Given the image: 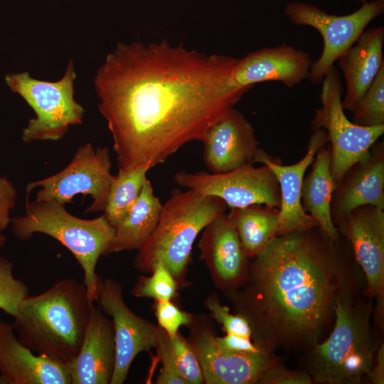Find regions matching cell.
I'll return each instance as SVG.
<instances>
[{
	"label": "cell",
	"instance_id": "obj_1",
	"mask_svg": "<svg viewBox=\"0 0 384 384\" xmlns=\"http://www.w3.org/2000/svg\"><path fill=\"white\" fill-rule=\"evenodd\" d=\"M238 59L166 39L119 43L94 78L119 171L150 169L201 142L246 92L233 82Z\"/></svg>",
	"mask_w": 384,
	"mask_h": 384
},
{
	"label": "cell",
	"instance_id": "obj_2",
	"mask_svg": "<svg viewBox=\"0 0 384 384\" xmlns=\"http://www.w3.org/2000/svg\"><path fill=\"white\" fill-rule=\"evenodd\" d=\"M365 284L348 242L316 225L277 235L250 259L242 285L224 295L259 348L300 355L331 330L338 300Z\"/></svg>",
	"mask_w": 384,
	"mask_h": 384
},
{
	"label": "cell",
	"instance_id": "obj_3",
	"mask_svg": "<svg viewBox=\"0 0 384 384\" xmlns=\"http://www.w3.org/2000/svg\"><path fill=\"white\" fill-rule=\"evenodd\" d=\"M373 301L366 285L341 297L329 336L299 355L314 384H361L368 378L383 339L372 324Z\"/></svg>",
	"mask_w": 384,
	"mask_h": 384
},
{
	"label": "cell",
	"instance_id": "obj_4",
	"mask_svg": "<svg viewBox=\"0 0 384 384\" xmlns=\"http://www.w3.org/2000/svg\"><path fill=\"white\" fill-rule=\"evenodd\" d=\"M93 304L84 284L64 278L39 294H28L12 326L32 351L68 366L80 351Z\"/></svg>",
	"mask_w": 384,
	"mask_h": 384
},
{
	"label": "cell",
	"instance_id": "obj_5",
	"mask_svg": "<svg viewBox=\"0 0 384 384\" xmlns=\"http://www.w3.org/2000/svg\"><path fill=\"white\" fill-rule=\"evenodd\" d=\"M227 207L218 197L193 189H174L162 205L154 232L138 250L134 268L141 273H151L156 265L161 264L172 274L179 288L186 287V277L196 238Z\"/></svg>",
	"mask_w": 384,
	"mask_h": 384
},
{
	"label": "cell",
	"instance_id": "obj_6",
	"mask_svg": "<svg viewBox=\"0 0 384 384\" xmlns=\"http://www.w3.org/2000/svg\"><path fill=\"white\" fill-rule=\"evenodd\" d=\"M11 224L13 235L19 240L43 233L65 247L82 270L83 284L90 302H96V265L114 234V227L104 213L96 218L83 219L73 215L65 205L54 200L29 202L26 199L24 214L12 218Z\"/></svg>",
	"mask_w": 384,
	"mask_h": 384
},
{
	"label": "cell",
	"instance_id": "obj_7",
	"mask_svg": "<svg viewBox=\"0 0 384 384\" xmlns=\"http://www.w3.org/2000/svg\"><path fill=\"white\" fill-rule=\"evenodd\" d=\"M75 78L73 60L69 61L63 77L56 82L34 79L28 72L5 76L9 89L21 96L36 114L22 131L25 143L60 140L70 126L82 122L85 110L74 98Z\"/></svg>",
	"mask_w": 384,
	"mask_h": 384
},
{
	"label": "cell",
	"instance_id": "obj_8",
	"mask_svg": "<svg viewBox=\"0 0 384 384\" xmlns=\"http://www.w3.org/2000/svg\"><path fill=\"white\" fill-rule=\"evenodd\" d=\"M321 102L311 122L314 131L326 132L331 149L330 171L337 183L356 162L363 159L384 133V124L363 127L350 121L341 105L343 87L334 65L324 76Z\"/></svg>",
	"mask_w": 384,
	"mask_h": 384
},
{
	"label": "cell",
	"instance_id": "obj_9",
	"mask_svg": "<svg viewBox=\"0 0 384 384\" xmlns=\"http://www.w3.org/2000/svg\"><path fill=\"white\" fill-rule=\"evenodd\" d=\"M110 152L107 147L94 149L90 143L80 146L69 164L60 172L43 179L31 181L26 187V197L36 188L35 201L54 200L72 203L75 196H90L92 202L85 210L105 211L114 178L110 172Z\"/></svg>",
	"mask_w": 384,
	"mask_h": 384
},
{
	"label": "cell",
	"instance_id": "obj_10",
	"mask_svg": "<svg viewBox=\"0 0 384 384\" xmlns=\"http://www.w3.org/2000/svg\"><path fill=\"white\" fill-rule=\"evenodd\" d=\"M384 11V0L363 2L355 12L345 16L329 14L303 2L289 3L284 14L295 25L309 26L320 33L324 47L319 58L311 62L308 79L312 84L322 82L339 57L358 40L367 25Z\"/></svg>",
	"mask_w": 384,
	"mask_h": 384
},
{
	"label": "cell",
	"instance_id": "obj_11",
	"mask_svg": "<svg viewBox=\"0 0 384 384\" xmlns=\"http://www.w3.org/2000/svg\"><path fill=\"white\" fill-rule=\"evenodd\" d=\"M348 242L366 282V292L375 301L373 326L384 331V210L375 206H359L337 225Z\"/></svg>",
	"mask_w": 384,
	"mask_h": 384
},
{
	"label": "cell",
	"instance_id": "obj_12",
	"mask_svg": "<svg viewBox=\"0 0 384 384\" xmlns=\"http://www.w3.org/2000/svg\"><path fill=\"white\" fill-rule=\"evenodd\" d=\"M186 338L201 368L206 384H257L277 357L274 353H234L218 347L215 326L206 315L193 314Z\"/></svg>",
	"mask_w": 384,
	"mask_h": 384
},
{
	"label": "cell",
	"instance_id": "obj_13",
	"mask_svg": "<svg viewBox=\"0 0 384 384\" xmlns=\"http://www.w3.org/2000/svg\"><path fill=\"white\" fill-rule=\"evenodd\" d=\"M174 181L203 195L218 197L230 208L265 204L279 209L281 204L277 179L265 165L247 164L222 174L180 171L174 174Z\"/></svg>",
	"mask_w": 384,
	"mask_h": 384
},
{
	"label": "cell",
	"instance_id": "obj_14",
	"mask_svg": "<svg viewBox=\"0 0 384 384\" xmlns=\"http://www.w3.org/2000/svg\"><path fill=\"white\" fill-rule=\"evenodd\" d=\"M97 296L99 308L112 318L114 325L116 363L110 384H122L135 357L155 348L157 326L127 306L122 284L112 278L97 274Z\"/></svg>",
	"mask_w": 384,
	"mask_h": 384
},
{
	"label": "cell",
	"instance_id": "obj_15",
	"mask_svg": "<svg viewBox=\"0 0 384 384\" xmlns=\"http://www.w3.org/2000/svg\"><path fill=\"white\" fill-rule=\"evenodd\" d=\"M198 248L200 260L217 289L227 293L242 285L250 259L228 214L220 215L204 228Z\"/></svg>",
	"mask_w": 384,
	"mask_h": 384
},
{
	"label": "cell",
	"instance_id": "obj_16",
	"mask_svg": "<svg viewBox=\"0 0 384 384\" xmlns=\"http://www.w3.org/2000/svg\"><path fill=\"white\" fill-rule=\"evenodd\" d=\"M201 142L203 161L212 174L225 173L252 164L260 148L252 124L235 108L208 128Z\"/></svg>",
	"mask_w": 384,
	"mask_h": 384
},
{
	"label": "cell",
	"instance_id": "obj_17",
	"mask_svg": "<svg viewBox=\"0 0 384 384\" xmlns=\"http://www.w3.org/2000/svg\"><path fill=\"white\" fill-rule=\"evenodd\" d=\"M328 142L325 130L314 131L309 139L305 155L292 165H282L260 147L257 151L253 162L268 166L274 174L279 186L281 204L277 235L318 225L314 218L304 210L301 193L307 168L313 162L319 149Z\"/></svg>",
	"mask_w": 384,
	"mask_h": 384
},
{
	"label": "cell",
	"instance_id": "obj_18",
	"mask_svg": "<svg viewBox=\"0 0 384 384\" xmlns=\"http://www.w3.org/2000/svg\"><path fill=\"white\" fill-rule=\"evenodd\" d=\"M366 205L384 210V142H376L336 183L331 201L335 226L353 209Z\"/></svg>",
	"mask_w": 384,
	"mask_h": 384
},
{
	"label": "cell",
	"instance_id": "obj_19",
	"mask_svg": "<svg viewBox=\"0 0 384 384\" xmlns=\"http://www.w3.org/2000/svg\"><path fill=\"white\" fill-rule=\"evenodd\" d=\"M311 64L309 53L284 43L239 58L233 73V82L236 87L245 91L267 81H277L292 87L308 78Z\"/></svg>",
	"mask_w": 384,
	"mask_h": 384
},
{
	"label": "cell",
	"instance_id": "obj_20",
	"mask_svg": "<svg viewBox=\"0 0 384 384\" xmlns=\"http://www.w3.org/2000/svg\"><path fill=\"white\" fill-rule=\"evenodd\" d=\"M0 384H70L68 367L36 354L0 319Z\"/></svg>",
	"mask_w": 384,
	"mask_h": 384
},
{
	"label": "cell",
	"instance_id": "obj_21",
	"mask_svg": "<svg viewBox=\"0 0 384 384\" xmlns=\"http://www.w3.org/2000/svg\"><path fill=\"white\" fill-rule=\"evenodd\" d=\"M116 363L113 322L93 306L80 351L68 366L71 384H110Z\"/></svg>",
	"mask_w": 384,
	"mask_h": 384
},
{
	"label": "cell",
	"instance_id": "obj_22",
	"mask_svg": "<svg viewBox=\"0 0 384 384\" xmlns=\"http://www.w3.org/2000/svg\"><path fill=\"white\" fill-rule=\"evenodd\" d=\"M384 28L373 27L363 31L354 46L338 59L346 85L341 100L344 110L352 112L384 65L383 45Z\"/></svg>",
	"mask_w": 384,
	"mask_h": 384
},
{
	"label": "cell",
	"instance_id": "obj_23",
	"mask_svg": "<svg viewBox=\"0 0 384 384\" xmlns=\"http://www.w3.org/2000/svg\"><path fill=\"white\" fill-rule=\"evenodd\" d=\"M328 143L316 152L311 171L304 176L301 203L304 210L314 218L318 226L337 241L341 235L331 215V201L336 183L330 171L331 149Z\"/></svg>",
	"mask_w": 384,
	"mask_h": 384
},
{
	"label": "cell",
	"instance_id": "obj_24",
	"mask_svg": "<svg viewBox=\"0 0 384 384\" xmlns=\"http://www.w3.org/2000/svg\"><path fill=\"white\" fill-rule=\"evenodd\" d=\"M161 208L159 198L146 179L137 201L114 227V236L103 256L142 247L154 232Z\"/></svg>",
	"mask_w": 384,
	"mask_h": 384
},
{
	"label": "cell",
	"instance_id": "obj_25",
	"mask_svg": "<svg viewBox=\"0 0 384 384\" xmlns=\"http://www.w3.org/2000/svg\"><path fill=\"white\" fill-rule=\"evenodd\" d=\"M249 259L267 247L277 235L279 209L265 204L232 208L228 214Z\"/></svg>",
	"mask_w": 384,
	"mask_h": 384
},
{
	"label": "cell",
	"instance_id": "obj_26",
	"mask_svg": "<svg viewBox=\"0 0 384 384\" xmlns=\"http://www.w3.org/2000/svg\"><path fill=\"white\" fill-rule=\"evenodd\" d=\"M163 368L182 377L187 384L203 383V376L197 357L187 339L178 331L168 334L157 326L156 346Z\"/></svg>",
	"mask_w": 384,
	"mask_h": 384
},
{
	"label": "cell",
	"instance_id": "obj_27",
	"mask_svg": "<svg viewBox=\"0 0 384 384\" xmlns=\"http://www.w3.org/2000/svg\"><path fill=\"white\" fill-rule=\"evenodd\" d=\"M149 170L146 167H142L135 170L119 171L114 176L104 211L112 226L115 227L123 219L138 199L147 179Z\"/></svg>",
	"mask_w": 384,
	"mask_h": 384
},
{
	"label": "cell",
	"instance_id": "obj_28",
	"mask_svg": "<svg viewBox=\"0 0 384 384\" xmlns=\"http://www.w3.org/2000/svg\"><path fill=\"white\" fill-rule=\"evenodd\" d=\"M353 112V122L363 127L384 124V65Z\"/></svg>",
	"mask_w": 384,
	"mask_h": 384
},
{
	"label": "cell",
	"instance_id": "obj_29",
	"mask_svg": "<svg viewBox=\"0 0 384 384\" xmlns=\"http://www.w3.org/2000/svg\"><path fill=\"white\" fill-rule=\"evenodd\" d=\"M151 276L139 275L132 289L138 298H152L155 301L171 300L177 295L178 284L172 274L163 265H156Z\"/></svg>",
	"mask_w": 384,
	"mask_h": 384
},
{
	"label": "cell",
	"instance_id": "obj_30",
	"mask_svg": "<svg viewBox=\"0 0 384 384\" xmlns=\"http://www.w3.org/2000/svg\"><path fill=\"white\" fill-rule=\"evenodd\" d=\"M28 288L13 274V264L0 257V309L16 316L21 301L28 295Z\"/></svg>",
	"mask_w": 384,
	"mask_h": 384
},
{
	"label": "cell",
	"instance_id": "obj_31",
	"mask_svg": "<svg viewBox=\"0 0 384 384\" xmlns=\"http://www.w3.org/2000/svg\"><path fill=\"white\" fill-rule=\"evenodd\" d=\"M204 306L210 312L211 317L222 326L226 334L251 338L252 330L247 320L240 314H232L228 306L221 304L217 293L208 294L204 301Z\"/></svg>",
	"mask_w": 384,
	"mask_h": 384
},
{
	"label": "cell",
	"instance_id": "obj_32",
	"mask_svg": "<svg viewBox=\"0 0 384 384\" xmlns=\"http://www.w3.org/2000/svg\"><path fill=\"white\" fill-rule=\"evenodd\" d=\"M257 384H314L304 370H290L277 357L265 369Z\"/></svg>",
	"mask_w": 384,
	"mask_h": 384
},
{
	"label": "cell",
	"instance_id": "obj_33",
	"mask_svg": "<svg viewBox=\"0 0 384 384\" xmlns=\"http://www.w3.org/2000/svg\"><path fill=\"white\" fill-rule=\"evenodd\" d=\"M154 310L158 326L168 334H176L182 326L188 325L193 314L181 310L171 300L155 301Z\"/></svg>",
	"mask_w": 384,
	"mask_h": 384
},
{
	"label": "cell",
	"instance_id": "obj_34",
	"mask_svg": "<svg viewBox=\"0 0 384 384\" xmlns=\"http://www.w3.org/2000/svg\"><path fill=\"white\" fill-rule=\"evenodd\" d=\"M17 191L13 183L5 177H0V232L11 223V210L16 205Z\"/></svg>",
	"mask_w": 384,
	"mask_h": 384
},
{
	"label": "cell",
	"instance_id": "obj_35",
	"mask_svg": "<svg viewBox=\"0 0 384 384\" xmlns=\"http://www.w3.org/2000/svg\"><path fill=\"white\" fill-rule=\"evenodd\" d=\"M215 342L219 348L234 353L257 352L262 350L250 338L235 334H225L223 337L216 336Z\"/></svg>",
	"mask_w": 384,
	"mask_h": 384
},
{
	"label": "cell",
	"instance_id": "obj_36",
	"mask_svg": "<svg viewBox=\"0 0 384 384\" xmlns=\"http://www.w3.org/2000/svg\"><path fill=\"white\" fill-rule=\"evenodd\" d=\"M369 381L373 384L384 383V342L382 339L378 345L375 361L368 375Z\"/></svg>",
	"mask_w": 384,
	"mask_h": 384
},
{
	"label": "cell",
	"instance_id": "obj_37",
	"mask_svg": "<svg viewBox=\"0 0 384 384\" xmlns=\"http://www.w3.org/2000/svg\"><path fill=\"white\" fill-rule=\"evenodd\" d=\"M156 384H187L176 373L161 368L156 379Z\"/></svg>",
	"mask_w": 384,
	"mask_h": 384
},
{
	"label": "cell",
	"instance_id": "obj_38",
	"mask_svg": "<svg viewBox=\"0 0 384 384\" xmlns=\"http://www.w3.org/2000/svg\"><path fill=\"white\" fill-rule=\"evenodd\" d=\"M6 241V238L0 233V247H3Z\"/></svg>",
	"mask_w": 384,
	"mask_h": 384
},
{
	"label": "cell",
	"instance_id": "obj_39",
	"mask_svg": "<svg viewBox=\"0 0 384 384\" xmlns=\"http://www.w3.org/2000/svg\"><path fill=\"white\" fill-rule=\"evenodd\" d=\"M357 1H358V0H357ZM360 1H363V2L366 1V0H360Z\"/></svg>",
	"mask_w": 384,
	"mask_h": 384
}]
</instances>
